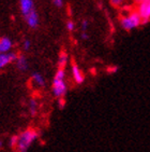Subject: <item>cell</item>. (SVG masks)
I'll return each instance as SVG.
<instances>
[{
	"mask_svg": "<svg viewBox=\"0 0 150 152\" xmlns=\"http://www.w3.org/2000/svg\"><path fill=\"white\" fill-rule=\"evenodd\" d=\"M2 147H3V141L0 139V150L2 149Z\"/></svg>",
	"mask_w": 150,
	"mask_h": 152,
	"instance_id": "cell-21",
	"label": "cell"
},
{
	"mask_svg": "<svg viewBox=\"0 0 150 152\" xmlns=\"http://www.w3.org/2000/svg\"><path fill=\"white\" fill-rule=\"evenodd\" d=\"M16 140H17L16 135H14V136H12V137L10 138V140H9L10 148H12V149H15V146H16Z\"/></svg>",
	"mask_w": 150,
	"mask_h": 152,
	"instance_id": "cell-17",
	"label": "cell"
},
{
	"mask_svg": "<svg viewBox=\"0 0 150 152\" xmlns=\"http://www.w3.org/2000/svg\"><path fill=\"white\" fill-rule=\"evenodd\" d=\"M19 9L22 15L25 18L28 14L35 11V1L33 0H19Z\"/></svg>",
	"mask_w": 150,
	"mask_h": 152,
	"instance_id": "cell-6",
	"label": "cell"
},
{
	"mask_svg": "<svg viewBox=\"0 0 150 152\" xmlns=\"http://www.w3.org/2000/svg\"><path fill=\"white\" fill-rule=\"evenodd\" d=\"M23 49H24V51H29L31 49V42H30V40L25 39V40L23 41Z\"/></svg>",
	"mask_w": 150,
	"mask_h": 152,
	"instance_id": "cell-16",
	"label": "cell"
},
{
	"mask_svg": "<svg viewBox=\"0 0 150 152\" xmlns=\"http://www.w3.org/2000/svg\"><path fill=\"white\" fill-rule=\"evenodd\" d=\"M81 39H83V40H85V41L89 40V38H90V36H89V34H88V31H81Z\"/></svg>",
	"mask_w": 150,
	"mask_h": 152,
	"instance_id": "cell-20",
	"label": "cell"
},
{
	"mask_svg": "<svg viewBox=\"0 0 150 152\" xmlns=\"http://www.w3.org/2000/svg\"><path fill=\"white\" fill-rule=\"evenodd\" d=\"M141 25H143V20L136 11L128 12L127 14L122 15V18H120V26L122 29L127 30V31L135 29Z\"/></svg>",
	"mask_w": 150,
	"mask_h": 152,
	"instance_id": "cell-3",
	"label": "cell"
},
{
	"mask_svg": "<svg viewBox=\"0 0 150 152\" xmlns=\"http://www.w3.org/2000/svg\"><path fill=\"white\" fill-rule=\"evenodd\" d=\"M17 55L15 52H9V53H1L0 54V71L3 70L6 67H8L10 64L15 63Z\"/></svg>",
	"mask_w": 150,
	"mask_h": 152,
	"instance_id": "cell-5",
	"label": "cell"
},
{
	"mask_svg": "<svg viewBox=\"0 0 150 152\" xmlns=\"http://www.w3.org/2000/svg\"><path fill=\"white\" fill-rule=\"evenodd\" d=\"M66 30H68L69 32L74 31V29H75V23L73 22L72 20H69L66 23Z\"/></svg>",
	"mask_w": 150,
	"mask_h": 152,
	"instance_id": "cell-15",
	"label": "cell"
},
{
	"mask_svg": "<svg viewBox=\"0 0 150 152\" xmlns=\"http://www.w3.org/2000/svg\"><path fill=\"white\" fill-rule=\"evenodd\" d=\"M110 2L115 8H121V7H123L125 4L127 0H110Z\"/></svg>",
	"mask_w": 150,
	"mask_h": 152,
	"instance_id": "cell-14",
	"label": "cell"
},
{
	"mask_svg": "<svg viewBox=\"0 0 150 152\" xmlns=\"http://www.w3.org/2000/svg\"><path fill=\"white\" fill-rule=\"evenodd\" d=\"M52 1L57 8H62L63 7V0H52Z\"/></svg>",
	"mask_w": 150,
	"mask_h": 152,
	"instance_id": "cell-19",
	"label": "cell"
},
{
	"mask_svg": "<svg viewBox=\"0 0 150 152\" xmlns=\"http://www.w3.org/2000/svg\"><path fill=\"white\" fill-rule=\"evenodd\" d=\"M13 41L9 37H2L0 38V54L1 53H9L13 50Z\"/></svg>",
	"mask_w": 150,
	"mask_h": 152,
	"instance_id": "cell-10",
	"label": "cell"
},
{
	"mask_svg": "<svg viewBox=\"0 0 150 152\" xmlns=\"http://www.w3.org/2000/svg\"><path fill=\"white\" fill-rule=\"evenodd\" d=\"M24 20L26 22L27 26H28L29 28H31V29H35V28H38L39 25H40V18H39V14H38L37 11H33L32 13H30V14H28L27 16H25Z\"/></svg>",
	"mask_w": 150,
	"mask_h": 152,
	"instance_id": "cell-7",
	"label": "cell"
},
{
	"mask_svg": "<svg viewBox=\"0 0 150 152\" xmlns=\"http://www.w3.org/2000/svg\"><path fill=\"white\" fill-rule=\"evenodd\" d=\"M71 71H72L73 80L75 81L76 84H81V83H84L85 76H84V73H83V71L81 70V68L78 67L77 64L73 63L72 67H71Z\"/></svg>",
	"mask_w": 150,
	"mask_h": 152,
	"instance_id": "cell-9",
	"label": "cell"
},
{
	"mask_svg": "<svg viewBox=\"0 0 150 152\" xmlns=\"http://www.w3.org/2000/svg\"><path fill=\"white\" fill-rule=\"evenodd\" d=\"M53 95L57 98H64L68 92V85L66 82V68H58L52 83Z\"/></svg>",
	"mask_w": 150,
	"mask_h": 152,
	"instance_id": "cell-2",
	"label": "cell"
},
{
	"mask_svg": "<svg viewBox=\"0 0 150 152\" xmlns=\"http://www.w3.org/2000/svg\"><path fill=\"white\" fill-rule=\"evenodd\" d=\"M89 28V22L88 20H84L81 22V31H88Z\"/></svg>",
	"mask_w": 150,
	"mask_h": 152,
	"instance_id": "cell-18",
	"label": "cell"
},
{
	"mask_svg": "<svg viewBox=\"0 0 150 152\" xmlns=\"http://www.w3.org/2000/svg\"><path fill=\"white\" fill-rule=\"evenodd\" d=\"M16 137L17 140L14 149L15 152H27L33 145V142L39 138V132L35 129L28 127L16 135Z\"/></svg>",
	"mask_w": 150,
	"mask_h": 152,
	"instance_id": "cell-1",
	"label": "cell"
},
{
	"mask_svg": "<svg viewBox=\"0 0 150 152\" xmlns=\"http://www.w3.org/2000/svg\"><path fill=\"white\" fill-rule=\"evenodd\" d=\"M31 85L35 88H44L46 86V81L40 72H33L31 75Z\"/></svg>",
	"mask_w": 150,
	"mask_h": 152,
	"instance_id": "cell-8",
	"label": "cell"
},
{
	"mask_svg": "<svg viewBox=\"0 0 150 152\" xmlns=\"http://www.w3.org/2000/svg\"><path fill=\"white\" fill-rule=\"evenodd\" d=\"M69 61V56L64 52H61L59 57H58V68H66V64Z\"/></svg>",
	"mask_w": 150,
	"mask_h": 152,
	"instance_id": "cell-13",
	"label": "cell"
},
{
	"mask_svg": "<svg viewBox=\"0 0 150 152\" xmlns=\"http://www.w3.org/2000/svg\"><path fill=\"white\" fill-rule=\"evenodd\" d=\"M28 111L32 117L37 115L38 111H39V102L35 98H31L28 102Z\"/></svg>",
	"mask_w": 150,
	"mask_h": 152,
	"instance_id": "cell-12",
	"label": "cell"
},
{
	"mask_svg": "<svg viewBox=\"0 0 150 152\" xmlns=\"http://www.w3.org/2000/svg\"><path fill=\"white\" fill-rule=\"evenodd\" d=\"M137 7L136 12L139 14L143 25L147 24L150 20V0H134Z\"/></svg>",
	"mask_w": 150,
	"mask_h": 152,
	"instance_id": "cell-4",
	"label": "cell"
},
{
	"mask_svg": "<svg viewBox=\"0 0 150 152\" xmlns=\"http://www.w3.org/2000/svg\"><path fill=\"white\" fill-rule=\"evenodd\" d=\"M15 65H16V68L22 72L27 71L29 68V63L27 61V57L25 55H23V54L17 55V58L15 61Z\"/></svg>",
	"mask_w": 150,
	"mask_h": 152,
	"instance_id": "cell-11",
	"label": "cell"
}]
</instances>
